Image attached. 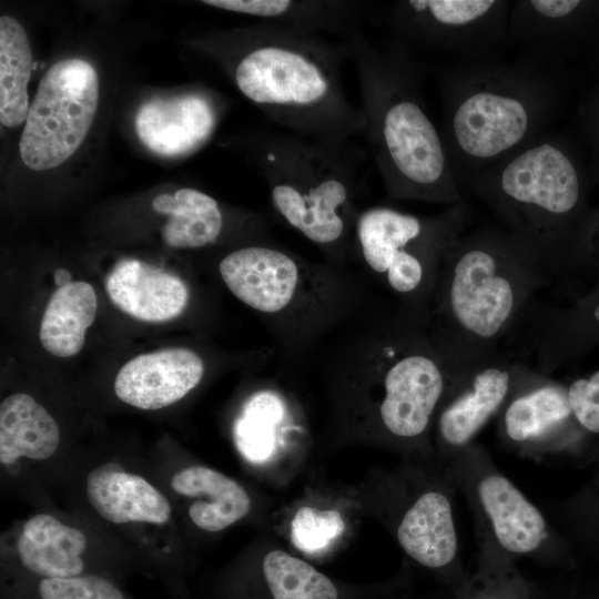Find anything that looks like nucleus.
<instances>
[{"mask_svg":"<svg viewBox=\"0 0 599 599\" xmlns=\"http://www.w3.org/2000/svg\"><path fill=\"white\" fill-rule=\"evenodd\" d=\"M306 372L342 416L372 413L377 428L402 439L425 434L448 378L426 327L377 292L319 342Z\"/></svg>","mask_w":599,"mask_h":599,"instance_id":"1","label":"nucleus"},{"mask_svg":"<svg viewBox=\"0 0 599 599\" xmlns=\"http://www.w3.org/2000/svg\"><path fill=\"white\" fill-rule=\"evenodd\" d=\"M548 280L500 225L465 231L444 253L426 331L448 368L500 353Z\"/></svg>","mask_w":599,"mask_h":599,"instance_id":"2","label":"nucleus"},{"mask_svg":"<svg viewBox=\"0 0 599 599\" xmlns=\"http://www.w3.org/2000/svg\"><path fill=\"white\" fill-rule=\"evenodd\" d=\"M342 42L355 64L363 135L387 195L446 206L466 202L426 108L413 50L394 39L377 47L361 29Z\"/></svg>","mask_w":599,"mask_h":599,"instance_id":"3","label":"nucleus"},{"mask_svg":"<svg viewBox=\"0 0 599 599\" xmlns=\"http://www.w3.org/2000/svg\"><path fill=\"white\" fill-rule=\"evenodd\" d=\"M217 272L262 318L275 361L292 373H302L319 342L375 293L356 268L305 258L272 238L227 252Z\"/></svg>","mask_w":599,"mask_h":599,"instance_id":"4","label":"nucleus"},{"mask_svg":"<svg viewBox=\"0 0 599 599\" xmlns=\"http://www.w3.org/2000/svg\"><path fill=\"white\" fill-rule=\"evenodd\" d=\"M539 264L548 283L581 254L591 185L573 140L546 132L465 184Z\"/></svg>","mask_w":599,"mask_h":599,"instance_id":"5","label":"nucleus"},{"mask_svg":"<svg viewBox=\"0 0 599 599\" xmlns=\"http://www.w3.org/2000/svg\"><path fill=\"white\" fill-rule=\"evenodd\" d=\"M238 40L234 83L271 122L331 144L363 135V113L344 90V42L262 21Z\"/></svg>","mask_w":599,"mask_h":599,"instance_id":"6","label":"nucleus"},{"mask_svg":"<svg viewBox=\"0 0 599 599\" xmlns=\"http://www.w3.org/2000/svg\"><path fill=\"white\" fill-rule=\"evenodd\" d=\"M439 87L440 133L461 187L470 176L548 132L562 93L551 69L527 60H461L441 72Z\"/></svg>","mask_w":599,"mask_h":599,"instance_id":"7","label":"nucleus"},{"mask_svg":"<svg viewBox=\"0 0 599 599\" xmlns=\"http://www.w3.org/2000/svg\"><path fill=\"white\" fill-rule=\"evenodd\" d=\"M148 572L174 576L186 542L149 456L77 448L54 495Z\"/></svg>","mask_w":599,"mask_h":599,"instance_id":"8","label":"nucleus"},{"mask_svg":"<svg viewBox=\"0 0 599 599\" xmlns=\"http://www.w3.org/2000/svg\"><path fill=\"white\" fill-rule=\"evenodd\" d=\"M346 145L271 131L254 146L274 212L324 261L341 267H352V234L361 210L359 156Z\"/></svg>","mask_w":599,"mask_h":599,"instance_id":"9","label":"nucleus"},{"mask_svg":"<svg viewBox=\"0 0 599 599\" xmlns=\"http://www.w3.org/2000/svg\"><path fill=\"white\" fill-rule=\"evenodd\" d=\"M466 202L420 215L389 205L361 209L354 224L351 265L372 287L426 327L439 265L466 231Z\"/></svg>","mask_w":599,"mask_h":599,"instance_id":"10","label":"nucleus"},{"mask_svg":"<svg viewBox=\"0 0 599 599\" xmlns=\"http://www.w3.org/2000/svg\"><path fill=\"white\" fill-rule=\"evenodd\" d=\"M2 578H68L104 575L119 579L142 570L125 551L58 505L33 508L0 537Z\"/></svg>","mask_w":599,"mask_h":599,"instance_id":"11","label":"nucleus"},{"mask_svg":"<svg viewBox=\"0 0 599 599\" xmlns=\"http://www.w3.org/2000/svg\"><path fill=\"white\" fill-rule=\"evenodd\" d=\"M99 78L85 60L54 63L30 103L19 151L23 163L47 171L65 162L85 139L99 104Z\"/></svg>","mask_w":599,"mask_h":599,"instance_id":"12","label":"nucleus"},{"mask_svg":"<svg viewBox=\"0 0 599 599\" xmlns=\"http://www.w3.org/2000/svg\"><path fill=\"white\" fill-rule=\"evenodd\" d=\"M509 0H402L389 6L393 39L413 50L438 49L464 61L497 60L509 42Z\"/></svg>","mask_w":599,"mask_h":599,"instance_id":"13","label":"nucleus"},{"mask_svg":"<svg viewBox=\"0 0 599 599\" xmlns=\"http://www.w3.org/2000/svg\"><path fill=\"white\" fill-rule=\"evenodd\" d=\"M149 457L172 501L183 537L187 527L207 534L223 531L251 512L247 490L222 471L184 458L171 446Z\"/></svg>","mask_w":599,"mask_h":599,"instance_id":"14","label":"nucleus"},{"mask_svg":"<svg viewBox=\"0 0 599 599\" xmlns=\"http://www.w3.org/2000/svg\"><path fill=\"white\" fill-rule=\"evenodd\" d=\"M508 35L526 51L527 61L547 68L599 52V1H514Z\"/></svg>","mask_w":599,"mask_h":599,"instance_id":"15","label":"nucleus"},{"mask_svg":"<svg viewBox=\"0 0 599 599\" xmlns=\"http://www.w3.org/2000/svg\"><path fill=\"white\" fill-rule=\"evenodd\" d=\"M530 373L529 367L502 352L448 368L447 387L454 393L437 417L440 438L450 446L466 445Z\"/></svg>","mask_w":599,"mask_h":599,"instance_id":"16","label":"nucleus"},{"mask_svg":"<svg viewBox=\"0 0 599 599\" xmlns=\"http://www.w3.org/2000/svg\"><path fill=\"white\" fill-rule=\"evenodd\" d=\"M205 363L193 349L165 348L128 361L116 373L113 392L123 404L160 410L186 397L202 382Z\"/></svg>","mask_w":599,"mask_h":599,"instance_id":"17","label":"nucleus"},{"mask_svg":"<svg viewBox=\"0 0 599 599\" xmlns=\"http://www.w3.org/2000/svg\"><path fill=\"white\" fill-rule=\"evenodd\" d=\"M217 122L216 101L205 92L195 91L144 102L135 116V131L153 153L182 156L205 144Z\"/></svg>","mask_w":599,"mask_h":599,"instance_id":"18","label":"nucleus"},{"mask_svg":"<svg viewBox=\"0 0 599 599\" xmlns=\"http://www.w3.org/2000/svg\"><path fill=\"white\" fill-rule=\"evenodd\" d=\"M105 290L120 311L150 323L179 317L190 302V290L181 277L134 258L116 263Z\"/></svg>","mask_w":599,"mask_h":599,"instance_id":"19","label":"nucleus"},{"mask_svg":"<svg viewBox=\"0 0 599 599\" xmlns=\"http://www.w3.org/2000/svg\"><path fill=\"white\" fill-rule=\"evenodd\" d=\"M212 8L343 41L361 29L363 4L342 0H205Z\"/></svg>","mask_w":599,"mask_h":599,"instance_id":"20","label":"nucleus"},{"mask_svg":"<svg viewBox=\"0 0 599 599\" xmlns=\"http://www.w3.org/2000/svg\"><path fill=\"white\" fill-rule=\"evenodd\" d=\"M397 539L413 559L428 568L448 565L457 551L451 507L445 495L428 491L404 515Z\"/></svg>","mask_w":599,"mask_h":599,"instance_id":"21","label":"nucleus"},{"mask_svg":"<svg viewBox=\"0 0 599 599\" xmlns=\"http://www.w3.org/2000/svg\"><path fill=\"white\" fill-rule=\"evenodd\" d=\"M152 207L169 216L162 237L174 248L193 250L216 244L226 229L227 217L219 202L196 189L183 187L174 194H159L153 199Z\"/></svg>","mask_w":599,"mask_h":599,"instance_id":"22","label":"nucleus"},{"mask_svg":"<svg viewBox=\"0 0 599 599\" xmlns=\"http://www.w3.org/2000/svg\"><path fill=\"white\" fill-rule=\"evenodd\" d=\"M483 508L488 514L499 544L525 554L535 550L546 536L539 510L505 477L490 475L478 486Z\"/></svg>","mask_w":599,"mask_h":599,"instance_id":"23","label":"nucleus"},{"mask_svg":"<svg viewBox=\"0 0 599 599\" xmlns=\"http://www.w3.org/2000/svg\"><path fill=\"white\" fill-rule=\"evenodd\" d=\"M98 308L94 288L78 281L58 287L51 295L40 323L39 338L50 354L67 358L77 355L85 342Z\"/></svg>","mask_w":599,"mask_h":599,"instance_id":"24","label":"nucleus"},{"mask_svg":"<svg viewBox=\"0 0 599 599\" xmlns=\"http://www.w3.org/2000/svg\"><path fill=\"white\" fill-rule=\"evenodd\" d=\"M507 405L504 428L514 441H529L551 434L572 416L568 389L564 386L536 378Z\"/></svg>","mask_w":599,"mask_h":599,"instance_id":"25","label":"nucleus"},{"mask_svg":"<svg viewBox=\"0 0 599 599\" xmlns=\"http://www.w3.org/2000/svg\"><path fill=\"white\" fill-rule=\"evenodd\" d=\"M32 52L23 27L12 17L0 19V121L7 128L26 122Z\"/></svg>","mask_w":599,"mask_h":599,"instance_id":"26","label":"nucleus"},{"mask_svg":"<svg viewBox=\"0 0 599 599\" xmlns=\"http://www.w3.org/2000/svg\"><path fill=\"white\" fill-rule=\"evenodd\" d=\"M285 412L284 398L273 389L246 398L233 423L234 443L244 457L258 461L271 453Z\"/></svg>","mask_w":599,"mask_h":599,"instance_id":"27","label":"nucleus"},{"mask_svg":"<svg viewBox=\"0 0 599 599\" xmlns=\"http://www.w3.org/2000/svg\"><path fill=\"white\" fill-rule=\"evenodd\" d=\"M2 599H132L104 575L68 578H2Z\"/></svg>","mask_w":599,"mask_h":599,"instance_id":"28","label":"nucleus"},{"mask_svg":"<svg viewBox=\"0 0 599 599\" xmlns=\"http://www.w3.org/2000/svg\"><path fill=\"white\" fill-rule=\"evenodd\" d=\"M263 573L274 599H337L335 585L308 562L275 549L263 558Z\"/></svg>","mask_w":599,"mask_h":599,"instance_id":"29","label":"nucleus"},{"mask_svg":"<svg viewBox=\"0 0 599 599\" xmlns=\"http://www.w3.org/2000/svg\"><path fill=\"white\" fill-rule=\"evenodd\" d=\"M343 520L335 510L302 507L292 524L294 544L302 550L323 548L343 530Z\"/></svg>","mask_w":599,"mask_h":599,"instance_id":"30","label":"nucleus"},{"mask_svg":"<svg viewBox=\"0 0 599 599\" xmlns=\"http://www.w3.org/2000/svg\"><path fill=\"white\" fill-rule=\"evenodd\" d=\"M578 125L586 144L591 185L599 183V82L578 108Z\"/></svg>","mask_w":599,"mask_h":599,"instance_id":"31","label":"nucleus"},{"mask_svg":"<svg viewBox=\"0 0 599 599\" xmlns=\"http://www.w3.org/2000/svg\"><path fill=\"white\" fill-rule=\"evenodd\" d=\"M572 416L587 430L599 434V370L576 379L568 388Z\"/></svg>","mask_w":599,"mask_h":599,"instance_id":"32","label":"nucleus"},{"mask_svg":"<svg viewBox=\"0 0 599 599\" xmlns=\"http://www.w3.org/2000/svg\"><path fill=\"white\" fill-rule=\"evenodd\" d=\"M599 251V210L589 214L581 237V254Z\"/></svg>","mask_w":599,"mask_h":599,"instance_id":"33","label":"nucleus"},{"mask_svg":"<svg viewBox=\"0 0 599 599\" xmlns=\"http://www.w3.org/2000/svg\"><path fill=\"white\" fill-rule=\"evenodd\" d=\"M54 282L58 287H63L72 282L71 274L65 268H58L54 272Z\"/></svg>","mask_w":599,"mask_h":599,"instance_id":"34","label":"nucleus"}]
</instances>
